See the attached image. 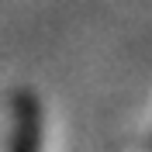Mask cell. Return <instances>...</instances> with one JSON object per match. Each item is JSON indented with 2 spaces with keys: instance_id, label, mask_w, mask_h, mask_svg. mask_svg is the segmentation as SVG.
<instances>
[{
  "instance_id": "1",
  "label": "cell",
  "mask_w": 152,
  "mask_h": 152,
  "mask_svg": "<svg viewBox=\"0 0 152 152\" xmlns=\"http://www.w3.org/2000/svg\"><path fill=\"white\" fill-rule=\"evenodd\" d=\"M18 118H14V142L10 152H42V114L31 97H18L14 104Z\"/></svg>"
}]
</instances>
